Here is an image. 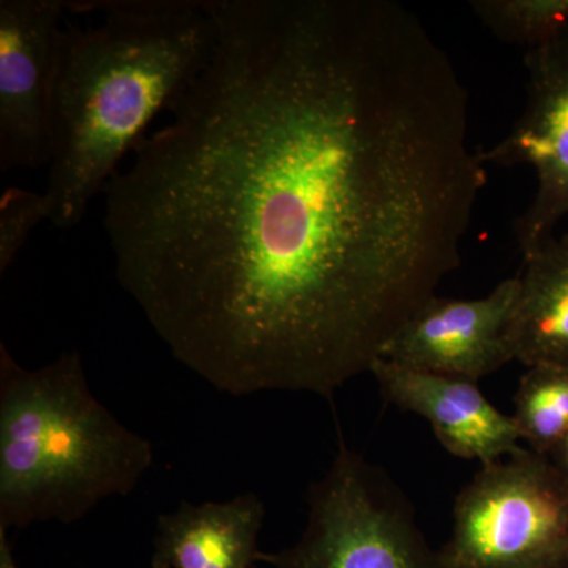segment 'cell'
I'll return each instance as SVG.
<instances>
[{
	"mask_svg": "<svg viewBox=\"0 0 568 568\" xmlns=\"http://www.w3.org/2000/svg\"><path fill=\"white\" fill-rule=\"evenodd\" d=\"M388 403L425 418L447 452L491 465L517 454L519 429L481 394L476 381L437 375L379 358L372 368Z\"/></svg>",
	"mask_w": 568,
	"mask_h": 568,
	"instance_id": "obj_9",
	"label": "cell"
},
{
	"mask_svg": "<svg viewBox=\"0 0 568 568\" xmlns=\"http://www.w3.org/2000/svg\"><path fill=\"white\" fill-rule=\"evenodd\" d=\"M50 222L44 193L9 189L0 197V275L9 271L41 222Z\"/></svg>",
	"mask_w": 568,
	"mask_h": 568,
	"instance_id": "obj_14",
	"label": "cell"
},
{
	"mask_svg": "<svg viewBox=\"0 0 568 568\" xmlns=\"http://www.w3.org/2000/svg\"><path fill=\"white\" fill-rule=\"evenodd\" d=\"M470 7L497 39L528 51L568 32V0H476Z\"/></svg>",
	"mask_w": 568,
	"mask_h": 568,
	"instance_id": "obj_13",
	"label": "cell"
},
{
	"mask_svg": "<svg viewBox=\"0 0 568 568\" xmlns=\"http://www.w3.org/2000/svg\"><path fill=\"white\" fill-rule=\"evenodd\" d=\"M0 568H20L14 560L7 530L0 529Z\"/></svg>",
	"mask_w": 568,
	"mask_h": 568,
	"instance_id": "obj_16",
	"label": "cell"
},
{
	"mask_svg": "<svg viewBox=\"0 0 568 568\" xmlns=\"http://www.w3.org/2000/svg\"><path fill=\"white\" fill-rule=\"evenodd\" d=\"M450 568H568V484L530 448L481 466L440 549Z\"/></svg>",
	"mask_w": 568,
	"mask_h": 568,
	"instance_id": "obj_5",
	"label": "cell"
},
{
	"mask_svg": "<svg viewBox=\"0 0 568 568\" xmlns=\"http://www.w3.org/2000/svg\"><path fill=\"white\" fill-rule=\"evenodd\" d=\"M274 568H450L418 528L414 508L386 470L339 436L334 462L308 489L301 538L264 552Z\"/></svg>",
	"mask_w": 568,
	"mask_h": 568,
	"instance_id": "obj_4",
	"label": "cell"
},
{
	"mask_svg": "<svg viewBox=\"0 0 568 568\" xmlns=\"http://www.w3.org/2000/svg\"><path fill=\"white\" fill-rule=\"evenodd\" d=\"M152 465V444L92 394L78 351L28 369L0 343V529L80 521Z\"/></svg>",
	"mask_w": 568,
	"mask_h": 568,
	"instance_id": "obj_3",
	"label": "cell"
},
{
	"mask_svg": "<svg viewBox=\"0 0 568 568\" xmlns=\"http://www.w3.org/2000/svg\"><path fill=\"white\" fill-rule=\"evenodd\" d=\"M511 417L530 450L548 457L568 435V366H529L519 381Z\"/></svg>",
	"mask_w": 568,
	"mask_h": 568,
	"instance_id": "obj_12",
	"label": "cell"
},
{
	"mask_svg": "<svg viewBox=\"0 0 568 568\" xmlns=\"http://www.w3.org/2000/svg\"><path fill=\"white\" fill-rule=\"evenodd\" d=\"M518 294L514 276L480 298L435 295L403 325L383 358L477 383L511 362L507 331Z\"/></svg>",
	"mask_w": 568,
	"mask_h": 568,
	"instance_id": "obj_8",
	"label": "cell"
},
{
	"mask_svg": "<svg viewBox=\"0 0 568 568\" xmlns=\"http://www.w3.org/2000/svg\"><path fill=\"white\" fill-rule=\"evenodd\" d=\"M100 13L63 29L48 164L50 222L70 230L119 173L164 108L174 110L211 61L216 24L209 2H65Z\"/></svg>",
	"mask_w": 568,
	"mask_h": 568,
	"instance_id": "obj_2",
	"label": "cell"
},
{
	"mask_svg": "<svg viewBox=\"0 0 568 568\" xmlns=\"http://www.w3.org/2000/svg\"><path fill=\"white\" fill-rule=\"evenodd\" d=\"M548 458L551 459L552 465L559 470L560 476L566 478L568 484V435L549 452Z\"/></svg>",
	"mask_w": 568,
	"mask_h": 568,
	"instance_id": "obj_15",
	"label": "cell"
},
{
	"mask_svg": "<svg viewBox=\"0 0 568 568\" xmlns=\"http://www.w3.org/2000/svg\"><path fill=\"white\" fill-rule=\"evenodd\" d=\"M528 99L510 133L484 152L485 163L528 164L537 192L515 224L523 256L551 237L568 215V32L526 52Z\"/></svg>",
	"mask_w": 568,
	"mask_h": 568,
	"instance_id": "obj_7",
	"label": "cell"
},
{
	"mask_svg": "<svg viewBox=\"0 0 568 568\" xmlns=\"http://www.w3.org/2000/svg\"><path fill=\"white\" fill-rule=\"evenodd\" d=\"M264 519L263 499L254 493L222 503L182 500L156 517L151 567L253 568L263 562Z\"/></svg>",
	"mask_w": 568,
	"mask_h": 568,
	"instance_id": "obj_10",
	"label": "cell"
},
{
	"mask_svg": "<svg viewBox=\"0 0 568 568\" xmlns=\"http://www.w3.org/2000/svg\"><path fill=\"white\" fill-rule=\"evenodd\" d=\"M211 61L104 189L118 282L222 394L332 402L462 264L484 152L390 0H222Z\"/></svg>",
	"mask_w": 568,
	"mask_h": 568,
	"instance_id": "obj_1",
	"label": "cell"
},
{
	"mask_svg": "<svg viewBox=\"0 0 568 568\" xmlns=\"http://www.w3.org/2000/svg\"><path fill=\"white\" fill-rule=\"evenodd\" d=\"M65 2L0 0V171L51 163Z\"/></svg>",
	"mask_w": 568,
	"mask_h": 568,
	"instance_id": "obj_6",
	"label": "cell"
},
{
	"mask_svg": "<svg viewBox=\"0 0 568 568\" xmlns=\"http://www.w3.org/2000/svg\"><path fill=\"white\" fill-rule=\"evenodd\" d=\"M507 331L511 361L568 366V234L526 254Z\"/></svg>",
	"mask_w": 568,
	"mask_h": 568,
	"instance_id": "obj_11",
	"label": "cell"
}]
</instances>
